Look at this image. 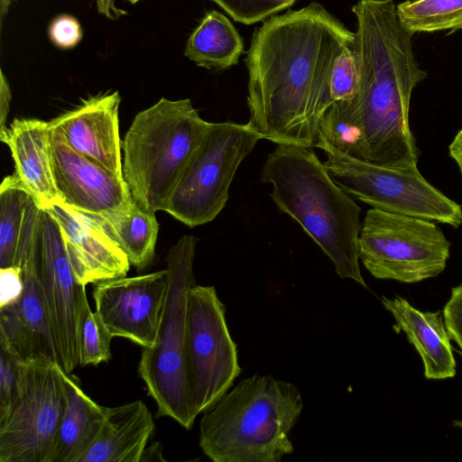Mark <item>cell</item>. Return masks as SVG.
I'll use <instances>...</instances> for the list:
<instances>
[{
  "mask_svg": "<svg viewBox=\"0 0 462 462\" xmlns=\"http://www.w3.org/2000/svg\"><path fill=\"white\" fill-rule=\"evenodd\" d=\"M355 32L319 3L273 15L253 34L246 125L277 144L314 148L322 116L333 104L330 79Z\"/></svg>",
  "mask_w": 462,
  "mask_h": 462,
  "instance_id": "cell-1",
  "label": "cell"
},
{
  "mask_svg": "<svg viewBox=\"0 0 462 462\" xmlns=\"http://www.w3.org/2000/svg\"><path fill=\"white\" fill-rule=\"evenodd\" d=\"M353 44L359 80L356 96L337 101L359 135L361 160L416 169L419 152L409 123L413 89L428 74L415 57L412 35L393 0H358Z\"/></svg>",
  "mask_w": 462,
  "mask_h": 462,
  "instance_id": "cell-2",
  "label": "cell"
},
{
  "mask_svg": "<svg viewBox=\"0 0 462 462\" xmlns=\"http://www.w3.org/2000/svg\"><path fill=\"white\" fill-rule=\"evenodd\" d=\"M260 179L272 185L270 196L277 208L317 243L336 273L366 287L358 254L361 208L334 181L312 148L277 144Z\"/></svg>",
  "mask_w": 462,
  "mask_h": 462,
  "instance_id": "cell-3",
  "label": "cell"
},
{
  "mask_svg": "<svg viewBox=\"0 0 462 462\" xmlns=\"http://www.w3.org/2000/svg\"><path fill=\"white\" fill-rule=\"evenodd\" d=\"M302 410L296 385L255 374L203 412L199 446L214 462H280L294 450L289 435Z\"/></svg>",
  "mask_w": 462,
  "mask_h": 462,
  "instance_id": "cell-4",
  "label": "cell"
},
{
  "mask_svg": "<svg viewBox=\"0 0 462 462\" xmlns=\"http://www.w3.org/2000/svg\"><path fill=\"white\" fill-rule=\"evenodd\" d=\"M209 122L190 99L162 97L136 114L123 141V177L146 211H165L170 196Z\"/></svg>",
  "mask_w": 462,
  "mask_h": 462,
  "instance_id": "cell-5",
  "label": "cell"
},
{
  "mask_svg": "<svg viewBox=\"0 0 462 462\" xmlns=\"http://www.w3.org/2000/svg\"><path fill=\"white\" fill-rule=\"evenodd\" d=\"M198 238L184 235L171 247L167 263L168 288L155 343L143 347L138 374L148 395L157 404V417L167 416L186 430L195 413L187 365V300L195 283L193 264Z\"/></svg>",
  "mask_w": 462,
  "mask_h": 462,
  "instance_id": "cell-6",
  "label": "cell"
},
{
  "mask_svg": "<svg viewBox=\"0 0 462 462\" xmlns=\"http://www.w3.org/2000/svg\"><path fill=\"white\" fill-rule=\"evenodd\" d=\"M262 137L246 124L209 123L184 167L166 212L194 227L208 223L225 208L243 161Z\"/></svg>",
  "mask_w": 462,
  "mask_h": 462,
  "instance_id": "cell-7",
  "label": "cell"
},
{
  "mask_svg": "<svg viewBox=\"0 0 462 462\" xmlns=\"http://www.w3.org/2000/svg\"><path fill=\"white\" fill-rule=\"evenodd\" d=\"M323 164L334 181L352 198L386 212L420 217L455 228L462 207L430 184L418 168L401 170L351 157L319 140Z\"/></svg>",
  "mask_w": 462,
  "mask_h": 462,
  "instance_id": "cell-8",
  "label": "cell"
},
{
  "mask_svg": "<svg viewBox=\"0 0 462 462\" xmlns=\"http://www.w3.org/2000/svg\"><path fill=\"white\" fill-rule=\"evenodd\" d=\"M450 243L435 222L377 208L367 210L358 238V254L370 274L415 283L446 268Z\"/></svg>",
  "mask_w": 462,
  "mask_h": 462,
  "instance_id": "cell-9",
  "label": "cell"
},
{
  "mask_svg": "<svg viewBox=\"0 0 462 462\" xmlns=\"http://www.w3.org/2000/svg\"><path fill=\"white\" fill-rule=\"evenodd\" d=\"M237 354L215 287L194 283L187 300V365L197 416L212 407L241 374Z\"/></svg>",
  "mask_w": 462,
  "mask_h": 462,
  "instance_id": "cell-10",
  "label": "cell"
},
{
  "mask_svg": "<svg viewBox=\"0 0 462 462\" xmlns=\"http://www.w3.org/2000/svg\"><path fill=\"white\" fill-rule=\"evenodd\" d=\"M60 365L26 362L21 393L0 421V462H48L63 417L66 397Z\"/></svg>",
  "mask_w": 462,
  "mask_h": 462,
  "instance_id": "cell-11",
  "label": "cell"
},
{
  "mask_svg": "<svg viewBox=\"0 0 462 462\" xmlns=\"http://www.w3.org/2000/svg\"><path fill=\"white\" fill-rule=\"evenodd\" d=\"M42 209L33 199L27 208L15 263L23 288L16 301L0 308V341L23 362L47 359L58 363L40 281Z\"/></svg>",
  "mask_w": 462,
  "mask_h": 462,
  "instance_id": "cell-12",
  "label": "cell"
},
{
  "mask_svg": "<svg viewBox=\"0 0 462 462\" xmlns=\"http://www.w3.org/2000/svg\"><path fill=\"white\" fill-rule=\"evenodd\" d=\"M40 281L58 364L68 374L79 365V322L87 299L69 263L60 227L47 209L41 217Z\"/></svg>",
  "mask_w": 462,
  "mask_h": 462,
  "instance_id": "cell-13",
  "label": "cell"
},
{
  "mask_svg": "<svg viewBox=\"0 0 462 462\" xmlns=\"http://www.w3.org/2000/svg\"><path fill=\"white\" fill-rule=\"evenodd\" d=\"M168 288L167 269L95 283L96 311L113 337L152 347Z\"/></svg>",
  "mask_w": 462,
  "mask_h": 462,
  "instance_id": "cell-14",
  "label": "cell"
},
{
  "mask_svg": "<svg viewBox=\"0 0 462 462\" xmlns=\"http://www.w3.org/2000/svg\"><path fill=\"white\" fill-rule=\"evenodd\" d=\"M51 130L53 174L63 203L84 214L111 216L126 211L134 199L124 178L72 149Z\"/></svg>",
  "mask_w": 462,
  "mask_h": 462,
  "instance_id": "cell-15",
  "label": "cell"
},
{
  "mask_svg": "<svg viewBox=\"0 0 462 462\" xmlns=\"http://www.w3.org/2000/svg\"><path fill=\"white\" fill-rule=\"evenodd\" d=\"M118 91L90 97L49 122L76 152L123 177Z\"/></svg>",
  "mask_w": 462,
  "mask_h": 462,
  "instance_id": "cell-16",
  "label": "cell"
},
{
  "mask_svg": "<svg viewBox=\"0 0 462 462\" xmlns=\"http://www.w3.org/2000/svg\"><path fill=\"white\" fill-rule=\"evenodd\" d=\"M47 210L60 227L79 283L86 286L126 276L131 265L127 256L92 217L62 201Z\"/></svg>",
  "mask_w": 462,
  "mask_h": 462,
  "instance_id": "cell-17",
  "label": "cell"
},
{
  "mask_svg": "<svg viewBox=\"0 0 462 462\" xmlns=\"http://www.w3.org/2000/svg\"><path fill=\"white\" fill-rule=\"evenodd\" d=\"M49 122L17 118L0 135L11 151L15 174L43 209L62 201L57 190L51 156Z\"/></svg>",
  "mask_w": 462,
  "mask_h": 462,
  "instance_id": "cell-18",
  "label": "cell"
},
{
  "mask_svg": "<svg viewBox=\"0 0 462 462\" xmlns=\"http://www.w3.org/2000/svg\"><path fill=\"white\" fill-rule=\"evenodd\" d=\"M382 303L395 320V331L402 330L420 356L425 377L432 380L454 377L457 364L443 313L418 310L401 296L383 297Z\"/></svg>",
  "mask_w": 462,
  "mask_h": 462,
  "instance_id": "cell-19",
  "label": "cell"
},
{
  "mask_svg": "<svg viewBox=\"0 0 462 462\" xmlns=\"http://www.w3.org/2000/svg\"><path fill=\"white\" fill-rule=\"evenodd\" d=\"M153 430L152 413L143 401L106 407L98 437L79 462H141Z\"/></svg>",
  "mask_w": 462,
  "mask_h": 462,
  "instance_id": "cell-20",
  "label": "cell"
},
{
  "mask_svg": "<svg viewBox=\"0 0 462 462\" xmlns=\"http://www.w3.org/2000/svg\"><path fill=\"white\" fill-rule=\"evenodd\" d=\"M66 406L48 462H79L94 444L106 417V407L93 401L79 380L60 366Z\"/></svg>",
  "mask_w": 462,
  "mask_h": 462,
  "instance_id": "cell-21",
  "label": "cell"
},
{
  "mask_svg": "<svg viewBox=\"0 0 462 462\" xmlns=\"http://www.w3.org/2000/svg\"><path fill=\"white\" fill-rule=\"evenodd\" d=\"M243 52V38L227 17L217 10L205 14L184 50L189 60L214 72L236 65Z\"/></svg>",
  "mask_w": 462,
  "mask_h": 462,
  "instance_id": "cell-22",
  "label": "cell"
},
{
  "mask_svg": "<svg viewBox=\"0 0 462 462\" xmlns=\"http://www.w3.org/2000/svg\"><path fill=\"white\" fill-rule=\"evenodd\" d=\"M86 215L92 217L116 243L131 265L142 271L152 263L159 232L155 213L144 210L134 200L130 208L121 213L111 216Z\"/></svg>",
  "mask_w": 462,
  "mask_h": 462,
  "instance_id": "cell-23",
  "label": "cell"
},
{
  "mask_svg": "<svg viewBox=\"0 0 462 462\" xmlns=\"http://www.w3.org/2000/svg\"><path fill=\"white\" fill-rule=\"evenodd\" d=\"M33 198L14 173L0 186V268L14 266L26 211Z\"/></svg>",
  "mask_w": 462,
  "mask_h": 462,
  "instance_id": "cell-24",
  "label": "cell"
},
{
  "mask_svg": "<svg viewBox=\"0 0 462 462\" xmlns=\"http://www.w3.org/2000/svg\"><path fill=\"white\" fill-rule=\"evenodd\" d=\"M396 8L411 34L462 31V0H406Z\"/></svg>",
  "mask_w": 462,
  "mask_h": 462,
  "instance_id": "cell-25",
  "label": "cell"
},
{
  "mask_svg": "<svg viewBox=\"0 0 462 462\" xmlns=\"http://www.w3.org/2000/svg\"><path fill=\"white\" fill-rule=\"evenodd\" d=\"M114 337L86 299L79 322V365H99L111 359L110 345Z\"/></svg>",
  "mask_w": 462,
  "mask_h": 462,
  "instance_id": "cell-26",
  "label": "cell"
},
{
  "mask_svg": "<svg viewBox=\"0 0 462 462\" xmlns=\"http://www.w3.org/2000/svg\"><path fill=\"white\" fill-rule=\"evenodd\" d=\"M26 362L0 341V421L9 414L23 383Z\"/></svg>",
  "mask_w": 462,
  "mask_h": 462,
  "instance_id": "cell-27",
  "label": "cell"
},
{
  "mask_svg": "<svg viewBox=\"0 0 462 462\" xmlns=\"http://www.w3.org/2000/svg\"><path fill=\"white\" fill-rule=\"evenodd\" d=\"M233 20L245 25L265 20L291 6L296 0H209Z\"/></svg>",
  "mask_w": 462,
  "mask_h": 462,
  "instance_id": "cell-28",
  "label": "cell"
},
{
  "mask_svg": "<svg viewBox=\"0 0 462 462\" xmlns=\"http://www.w3.org/2000/svg\"><path fill=\"white\" fill-rule=\"evenodd\" d=\"M353 44L343 50L334 65L330 79V97L333 103L349 100L357 91L359 71Z\"/></svg>",
  "mask_w": 462,
  "mask_h": 462,
  "instance_id": "cell-29",
  "label": "cell"
},
{
  "mask_svg": "<svg viewBox=\"0 0 462 462\" xmlns=\"http://www.w3.org/2000/svg\"><path fill=\"white\" fill-rule=\"evenodd\" d=\"M48 32L51 42L63 50L76 47L83 36L79 22L69 14L57 16L51 23Z\"/></svg>",
  "mask_w": 462,
  "mask_h": 462,
  "instance_id": "cell-30",
  "label": "cell"
},
{
  "mask_svg": "<svg viewBox=\"0 0 462 462\" xmlns=\"http://www.w3.org/2000/svg\"><path fill=\"white\" fill-rule=\"evenodd\" d=\"M442 313L449 337L457 343L462 356V284L452 288Z\"/></svg>",
  "mask_w": 462,
  "mask_h": 462,
  "instance_id": "cell-31",
  "label": "cell"
},
{
  "mask_svg": "<svg viewBox=\"0 0 462 462\" xmlns=\"http://www.w3.org/2000/svg\"><path fill=\"white\" fill-rule=\"evenodd\" d=\"M23 288V282L19 266L0 268V308L16 301L22 294Z\"/></svg>",
  "mask_w": 462,
  "mask_h": 462,
  "instance_id": "cell-32",
  "label": "cell"
},
{
  "mask_svg": "<svg viewBox=\"0 0 462 462\" xmlns=\"http://www.w3.org/2000/svg\"><path fill=\"white\" fill-rule=\"evenodd\" d=\"M12 98L11 88L4 71L1 69L0 76V135H2L7 126L6 119L9 113Z\"/></svg>",
  "mask_w": 462,
  "mask_h": 462,
  "instance_id": "cell-33",
  "label": "cell"
},
{
  "mask_svg": "<svg viewBox=\"0 0 462 462\" xmlns=\"http://www.w3.org/2000/svg\"><path fill=\"white\" fill-rule=\"evenodd\" d=\"M96 5L97 12L101 15L113 21L127 14V12L116 6V0H96Z\"/></svg>",
  "mask_w": 462,
  "mask_h": 462,
  "instance_id": "cell-34",
  "label": "cell"
},
{
  "mask_svg": "<svg viewBox=\"0 0 462 462\" xmlns=\"http://www.w3.org/2000/svg\"><path fill=\"white\" fill-rule=\"evenodd\" d=\"M449 156L457 163L462 174V129L459 130L448 147Z\"/></svg>",
  "mask_w": 462,
  "mask_h": 462,
  "instance_id": "cell-35",
  "label": "cell"
},
{
  "mask_svg": "<svg viewBox=\"0 0 462 462\" xmlns=\"http://www.w3.org/2000/svg\"><path fill=\"white\" fill-rule=\"evenodd\" d=\"M14 0H0V21L3 23L5 16L8 13L9 7Z\"/></svg>",
  "mask_w": 462,
  "mask_h": 462,
  "instance_id": "cell-36",
  "label": "cell"
},
{
  "mask_svg": "<svg viewBox=\"0 0 462 462\" xmlns=\"http://www.w3.org/2000/svg\"><path fill=\"white\" fill-rule=\"evenodd\" d=\"M454 424L456 427L462 428V420H456Z\"/></svg>",
  "mask_w": 462,
  "mask_h": 462,
  "instance_id": "cell-37",
  "label": "cell"
},
{
  "mask_svg": "<svg viewBox=\"0 0 462 462\" xmlns=\"http://www.w3.org/2000/svg\"><path fill=\"white\" fill-rule=\"evenodd\" d=\"M130 4H136L138 3L140 0H127Z\"/></svg>",
  "mask_w": 462,
  "mask_h": 462,
  "instance_id": "cell-38",
  "label": "cell"
}]
</instances>
